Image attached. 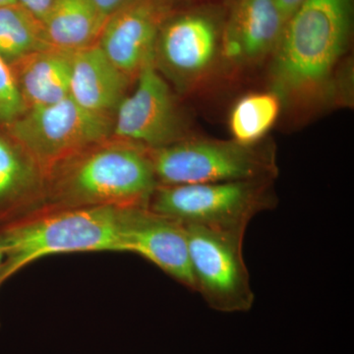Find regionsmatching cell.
I'll return each mask as SVG.
<instances>
[{
    "label": "cell",
    "instance_id": "17",
    "mask_svg": "<svg viewBox=\"0 0 354 354\" xmlns=\"http://www.w3.org/2000/svg\"><path fill=\"white\" fill-rule=\"evenodd\" d=\"M50 48L41 21L18 3L0 7V55L7 64Z\"/></svg>",
    "mask_w": 354,
    "mask_h": 354
},
{
    "label": "cell",
    "instance_id": "9",
    "mask_svg": "<svg viewBox=\"0 0 354 354\" xmlns=\"http://www.w3.org/2000/svg\"><path fill=\"white\" fill-rule=\"evenodd\" d=\"M221 34L215 19L197 12L181 16L158 34L156 60L183 88L201 85L223 59Z\"/></svg>",
    "mask_w": 354,
    "mask_h": 354
},
{
    "label": "cell",
    "instance_id": "11",
    "mask_svg": "<svg viewBox=\"0 0 354 354\" xmlns=\"http://www.w3.org/2000/svg\"><path fill=\"white\" fill-rule=\"evenodd\" d=\"M286 23L278 0H239L221 34L223 60L247 66L272 55Z\"/></svg>",
    "mask_w": 354,
    "mask_h": 354
},
{
    "label": "cell",
    "instance_id": "6",
    "mask_svg": "<svg viewBox=\"0 0 354 354\" xmlns=\"http://www.w3.org/2000/svg\"><path fill=\"white\" fill-rule=\"evenodd\" d=\"M6 125L14 143L46 178L58 165L104 143L113 132L108 115L91 113L70 97L26 111Z\"/></svg>",
    "mask_w": 354,
    "mask_h": 354
},
{
    "label": "cell",
    "instance_id": "22",
    "mask_svg": "<svg viewBox=\"0 0 354 354\" xmlns=\"http://www.w3.org/2000/svg\"><path fill=\"white\" fill-rule=\"evenodd\" d=\"M304 1V0H278L279 6L281 7L286 21Z\"/></svg>",
    "mask_w": 354,
    "mask_h": 354
},
{
    "label": "cell",
    "instance_id": "3",
    "mask_svg": "<svg viewBox=\"0 0 354 354\" xmlns=\"http://www.w3.org/2000/svg\"><path fill=\"white\" fill-rule=\"evenodd\" d=\"M127 208H44L0 232V288L23 268L57 254L125 252Z\"/></svg>",
    "mask_w": 354,
    "mask_h": 354
},
{
    "label": "cell",
    "instance_id": "10",
    "mask_svg": "<svg viewBox=\"0 0 354 354\" xmlns=\"http://www.w3.org/2000/svg\"><path fill=\"white\" fill-rule=\"evenodd\" d=\"M124 247L125 252L138 254L194 291L183 223L148 207H131L125 215Z\"/></svg>",
    "mask_w": 354,
    "mask_h": 354
},
{
    "label": "cell",
    "instance_id": "21",
    "mask_svg": "<svg viewBox=\"0 0 354 354\" xmlns=\"http://www.w3.org/2000/svg\"><path fill=\"white\" fill-rule=\"evenodd\" d=\"M97 10L109 20L114 14L132 6L134 0H92Z\"/></svg>",
    "mask_w": 354,
    "mask_h": 354
},
{
    "label": "cell",
    "instance_id": "18",
    "mask_svg": "<svg viewBox=\"0 0 354 354\" xmlns=\"http://www.w3.org/2000/svg\"><path fill=\"white\" fill-rule=\"evenodd\" d=\"M281 104V97L274 91L242 97L230 114L232 140L245 145L261 143L278 120Z\"/></svg>",
    "mask_w": 354,
    "mask_h": 354
},
{
    "label": "cell",
    "instance_id": "20",
    "mask_svg": "<svg viewBox=\"0 0 354 354\" xmlns=\"http://www.w3.org/2000/svg\"><path fill=\"white\" fill-rule=\"evenodd\" d=\"M55 1V0H17V3L43 22Z\"/></svg>",
    "mask_w": 354,
    "mask_h": 354
},
{
    "label": "cell",
    "instance_id": "14",
    "mask_svg": "<svg viewBox=\"0 0 354 354\" xmlns=\"http://www.w3.org/2000/svg\"><path fill=\"white\" fill-rule=\"evenodd\" d=\"M130 78L94 44L72 53L69 97L91 113L106 115L125 97Z\"/></svg>",
    "mask_w": 354,
    "mask_h": 354
},
{
    "label": "cell",
    "instance_id": "23",
    "mask_svg": "<svg viewBox=\"0 0 354 354\" xmlns=\"http://www.w3.org/2000/svg\"><path fill=\"white\" fill-rule=\"evenodd\" d=\"M16 3H17V0H0V7L13 6Z\"/></svg>",
    "mask_w": 354,
    "mask_h": 354
},
{
    "label": "cell",
    "instance_id": "13",
    "mask_svg": "<svg viewBox=\"0 0 354 354\" xmlns=\"http://www.w3.org/2000/svg\"><path fill=\"white\" fill-rule=\"evenodd\" d=\"M46 183L31 158L0 136V232L46 206Z\"/></svg>",
    "mask_w": 354,
    "mask_h": 354
},
{
    "label": "cell",
    "instance_id": "24",
    "mask_svg": "<svg viewBox=\"0 0 354 354\" xmlns=\"http://www.w3.org/2000/svg\"><path fill=\"white\" fill-rule=\"evenodd\" d=\"M2 260H3V252H2L1 248H0V265H1Z\"/></svg>",
    "mask_w": 354,
    "mask_h": 354
},
{
    "label": "cell",
    "instance_id": "15",
    "mask_svg": "<svg viewBox=\"0 0 354 354\" xmlns=\"http://www.w3.org/2000/svg\"><path fill=\"white\" fill-rule=\"evenodd\" d=\"M71 64L72 53L50 48L10 64L25 111L69 97Z\"/></svg>",
    "mask_w": 354,
    "mask_h": 354
},
{
    "label": "cell",
    "instance_id": "8",
    "mask_svg": "<svg viewBox=\"0 0 354 354\" xmlns=\"http://www.w3.org/2000/svg\"><path fill=\"white\" fill-rule=\"evenodd\" d=\"M137 78L135 90L116 109L114 136L149 150L187 138L171 88L155 62L144 66Z\"/></svg>",
    "mask_w": 354,
    "mask_h": 354
},
{
    "label": "cell",
    "instance_id": "7",
    "mask_svg": "<svg viewBox=\"0 0 354 354\" xmlns=\"http://www.w3.org/2000/svg\"><path fill=\"white\" fill-rule=\"evenodd\" d=\"M194 292L209 308L241 313L252 308L255 295L243 257L245 230L184 225Z\"/></svg>",
    "mask_w": 354,
    "mask_h": 354
},
{
    "label": "cell",
    "instance_id": "19",
    "mask_svg": "<svg viewBox=\"0 0 354 354\" xmlns=\"http://www.w3.org/2000/svg\"><path fill=\"white\" fill-rule=\"evenodd\" d=\"M24 113L12 68L0 55V121L9 124Z\"/></svg>",
    "mask_w": 354,
    "mask_h": 354
},
{
    "label": "cell",
    "instance_id": "1",
    "mask_svg": "<svg viewBox=\"0 0 354 354\" xmlns=\"http://www.w3.org/2000/svg\"><path fill=\"white\" fill-rule=\"evenodd\" d=\"M351 0H304L272 53L274 92L286 104H309L329 95L351 41Z\"/></svg>",
    "mask_w": 354,
    "mask_h": 354
},
{
    "label": "cell",
    "instance_id": "4",
    "mask_svg": "<svg viewBox=\"0 0 354 354\" xmlns=\"http://www.w3.org/2000/svg\"><path fill=\"white\" fill-rule=\"evenodd\" d=\"M158 185L276 179V153L264 143L187 138L149 150Z\"/></svg>",
    "mask_w": 354,
    "mask_h": 354
},
{
    "label": "cell",
    "instance_id": "2",
    "mask_svg": "<svg viewBox=\"0 0 354 354\" xmlns=\"http://www.w3.org/2000/svg\"><path fill=\"white\" fill-rule=\"evenodd\" d=\"M158 186L149 149L124 141L101 143L50 171L44 207H148Z\"/></svg>",
    "mask_w": 354,
    "mask_h": 354
},
{
    "label": "cell",
    "instance_id": "16",
    "mask_svg": "<svg viewBox=\"0 0 354 354\" xmlns=\"http://www.w3.org/2000/svg\"><path fill=\"white\" fill-rule=\"evenodd\" d=\"M106 21L92 0H55L43 24L53 48L74 53L94 46Z\"/></svg>",
    "mask_w": 354,
    "mask_h": 354
},
{
    "label": "cell",
    "instance_id": "12",
    "mask_svg": "<svg viewBox=\"0 0 354 354\" xmlns=\"http://www.w3.org/2000/svg\"><path fill=\"white\" fill-rule=\"evenodd\" d=\"M160 34L157 11L148 3H137L106 21L100 48L121 71L137 76L147 64L155 62Z\"/></svg>",
    "mask_w": 354,
    "mask_h": 354
},
{
    "label": "cell",
    "instance_id": "5",
    "mask_svg": "<svg viewBox=\"0 0 354 354\" xmlns=\"http://www.w3.org/2000/svg\"><path fill=\"white\" fill-rule=\"evenodd\" d=\"M278 204L274 179L158 185L148 208L183 225L247 230L256 216Z\"/></svg>",
    "mask_w": 354,
    "mask_h": 354
}]
</instances>
